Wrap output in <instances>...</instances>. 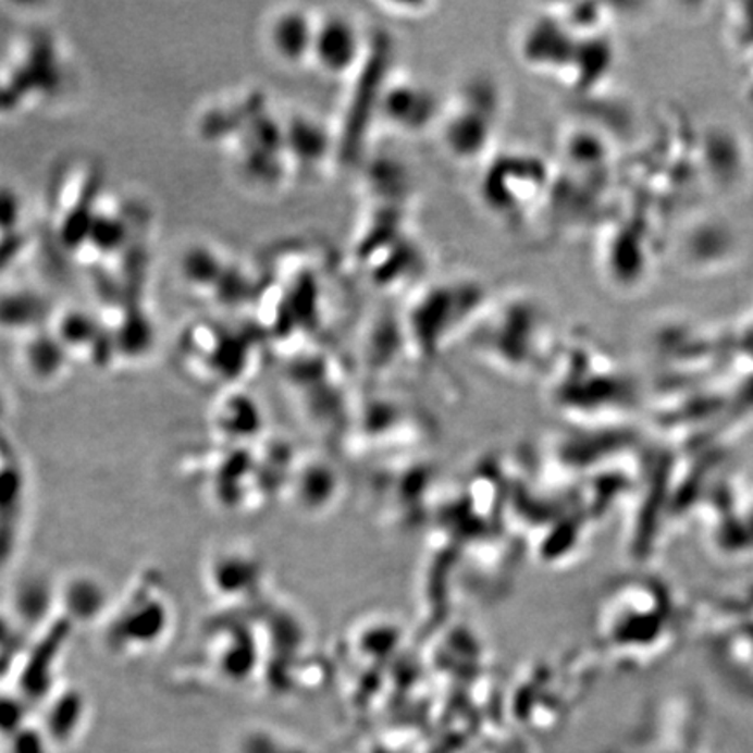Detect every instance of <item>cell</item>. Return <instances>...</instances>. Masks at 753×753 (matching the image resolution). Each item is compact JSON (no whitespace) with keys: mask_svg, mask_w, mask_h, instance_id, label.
Masks as SVG:
<instances>
[{"mask_svg":"<svg viewBox=\"0 0 753 753\" xmlns=\"http://www.w3.org/2000/svg\"><path fill=\"white\" fill-rule=\"evenodd\" d=\"M508 112V95L495 75L474 72L445 97L436 136L443 152L459 166L482 168L497 152Z\"/></svg>","mask_w":753,"mask_h":753,"instance_id":"1","label":"cell"},{"mask_svg":"<svg viewBox=\"0 0 753 753\" xmlns=\"http://www.w3.org/2000/svg\"><path fill=\"white\" fill-rule=\"evenodd\" d=\"M555 171L543 156L529 150H504L480 168L478 202L503 227H527L546 210Z\"/></svg>","mask_w":753,"mask_h":753,"instance_id":"2","label":"cell"},{"mask_svg":"<svg viewBox=\"0 0 753 753\" xmlns=\"http://www.w3.org/2000/svg\"><path fill=\"white\" fill-rule=\"evenodd\" d=\"M492 295L482 281L450 276L417 288L402 316L404 332L413 344L436 353L471 332Z\"/></svg>","mask_w":753,"mask_h":753,"instance_id":"3","label":"cell"},{"mask_svg":"<svg viewBox=\"0 0 753 753\" xmlns=\"http://www.w3.org/2000/svg\"><path fill=\"white\" fill-rule=\"evenodd\" d=\"M473 341L485 353L518 359L534 358L550 346L555 333V318L539 295L527 289H513L492 297L471 332Z\"/></svg>","mask_w":753,"mask_h":753,"instance_id":"4","label":"cell"},{"mask_svg":"<svg viewBox=\"0 0 753 753\" xmlns=\"http://www.w3.org/2000/svg\"><path fill=\"white\" fill-rule=\"evenodd\" d=\"M445 98L431 84L412 75L391 72L382 88L376 124L399 136L430 135L436 132Z\"/></svg>","mask_w":753,"mask_h":753,"instance_id":"5","label":"cell"},{"mask_svg":"<svg viewBox=\"0 0 753 753\" xmlns=\"http://www.w3.org/2000/svg\"><path fill=\"white\" fill-rule=\"evenodd\" d=\"M372 39L363 22L346 11L318 13L311 66L324 77L350 81L363 69Z\"/></svg>","mask_w":753,"mask_h":753,"instance_id":"6","label":"cell"},{"mask_svg":"<svg viewBox=\"0 0 753 753\" xmlns=\"http://www.w3.org/2000/svg\"><path fill=\"white\" fill-rule=\"evenodd\" d=\"M578 42L579 37L547 10L530 16L518 27L515 54L529 72L560 81L572 62Z\"/></svg>","mask_w":753,"mask_h":753,"instance_id":"7","label":"cell"},{"mask_svg":"<svg viewBox=\"0 0 753 753\" xmlns=\"http://www.w3.org/2000/svg\"><path fill=\"white\" fill-rule=\"evenodd\" d=\"M318 13L307 5L286 4L269 14L263 42L274 62L289 71L311 66Z\"/></svg>","mask_w":753,"mask_h":753,"instance_id":"8","label":"cell"},{"mask_svg":"<svg viewBox=\"0 0 753 753\" xmlns=\"http://www.w3.org/2000/svg\"><path fill=\"white\" fill-rule=\"evenodd\" d=\"M285 133L286 149L294 173H320L341 153L335 132L312 115H289L285 119Z\"/></svg>","mask_w":753,"mask_h":753,"instance_id":"9","label":"cell"},{"mask_svg":"<svg viewBox=\"0 0 753 753\" xmlns=\"http://www.w3.org/2000/svg\"><path fill=\"white\" fill-rule=\"evenodd\" d=\"M53 316L42 294L30 288H10L0 292V330L20 337L42 330V323Z\"/></svg>","mask_w":753,"mask_h":753,"instance_id":"10","label":"cell"},{"mask_svg":"<svg viewBox=\"0 0 753 753\" xmlns=\"http://www.w3.org/2000/svg\"><path fill=\"white\" fill-rule=\"evenodd\" d=\"M20 361L30 379L37 382H53L62 375L71 356L53 332L30 333L22 338Z\"/></svg>","mask_w":753,"mask_h":753,"instance_id":"11","label":"cell"},{"mask_svg":"<svg viewBox=\"0 0 753 753\" xmlns=\"http://www.w3.org/2000/svg\"><path fill=\"white\" fill-rule=\"evenodd\" d=\"M180 277L198 294L215 292L227 276V262L215 246L194 243L180 257Z\"/></svg>","mask_w":753,"mask_h":753,"instance_id":"12","label":"cell"},{"mask_svg":"<svg viewBox=\"0 0 753 753\" xmlns=\"http://www.w3.org/2000/svg\"><path fill=\"white\" fill-rule=\"evenodd\" d=\"M106 592L101 584L88 576L72 578L63 592V604L71 613L69 616H74L79 621L97 618L106 607Z\"/></svg>","mask_w":753,"mask_h":753,"instance_id":"13","label":"cell"},{"mask_svg":"<svg viewBox=\"0 0 753 753\" xmlns=\"http://www.w3.org/2000/svg\"><path fill=\"white\" fill-rule=\"evenodd\" d=\"M25 215L27 208L22 194L13 185L0 184V248L4 245H13L16 250L22 248V239L27 237L22 233Z\"/></svg>","mask_w":753,"mask_h":753,"instance_id":"14","label":"cell"},{"mask_svg":"<svg viewBox=\"0 0 753 753\" xmlns=\"http://www.w3.org/2000/svg\"><path fill=\"white\" fill-rule=\"evenodd\" d=\"M375 10L381 11L384 16L402 20V22H417V20L430 18L434 11L439 10L436 2H379L373 4Z\"/></svg>","mask_w":753,"mask_h":753,"instance_id":"15","label":"cell"}]
</instances>
